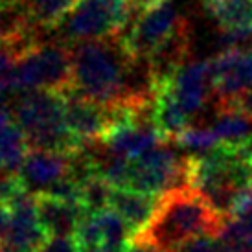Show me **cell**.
Here are the masks:
<instances>
[{"instance_id": "cell-26", "label": "cell", "mask_w": 252, "mask_h": 252, "mask_svg": "<svg viewBox=\"0 0 252 252\" xmlns=\"http://www.w3.org/2000/svg\"><path fill=\"white\" fill-rule=\"evenodd\" d=\"M81 252H112L109 249L101 245H94V247H81Z\"/></svg>"}, {"instance_id": "cell-12", "label": "cell", "mask_w": 252, "mask_h": 252, "mask_svg": "<svg viewBox=\"0 0 252 252\" xmlns=\"http://www.w3.org/2000/svg\"><path fill=\"white\" fill-rule=\"evenodd\" d=\"M37 214L48 236H76L87 210L79 201H64L46 193H35Z\"/></svg>"}, {"instance_id": "cell-4", "label": "cell", "mask_w": 252, "mask_h": 252, "mask_svg": "<svg viewBox=\"0 0 252 252\" xmlns=\"http://www.w3.org/2000/svg\"><path fill=\"white\" fill-rule=\"evenodd\" d=\"M13 92L72 91V48L57 42H33L15 64Z\"/></svg>"}, {"instance_id": "cell-25", "label": "cell", "mask_w": 252, "mask_h": 252, "mask_svg": "<svg viewBox=\"0 0 252 252\" xmlns=\"http://www.w3.org/2000/svg\"><path fill=\"white\" fill-rule=\"evenodd\" d=\"M136 6L140 7L142 11L144 9H147V7H151V6H155V4H158V2H162V0H133Z\"/></svg>"}, {"instance_id": "cell-7", "label": "cell", "mask_w": 252, "mask_h": 252, "mask_svg": "<svg viewBox=\"0 0 252 252\" xmlns=\"http://www.w3.org/2000/svg\"><path fill=\"white\" fill-rule=\"evenodd\" d=\"M173 96L186 116L191 118L208 101H214V76L212 61H191L182 64L171 77L155 83Z\"/></svg>"}, {"instance_id": "cell-21", "label": "cell", "mask_w": 252, "mask_h": 252, "mask_svg": "<svg viewBox=\"0 0 252 252\" xmlns=\"http://www.w3.org/2000/svg\"><path fill=\"white\" fill-rule=\"evenodd\" d=\"M175 252H219V238L217 236H199L189 239L188 243Z\"/></svg>"}, {"instance_id": "cell-9", "label": "cell", "mask_w": 252, "mask_h": 252, "mask_svg": "<svg viewBox=\"0 0 252 252\" xmlns=\"http://www.w3.org/2000/svg\"><path fill=\"white\" fill-rule=\"evenodd\" d=\"M63 96L64 122L72 136L81 144L101 142L114 122V111L74 91L64 92Z\"/></svg>"}, {"instance_id": "cell-23", "label": "cell", "mask_w": 252, "mask_h": 252, "mask_svg": "<svg viewBox=\"0 0 252 252\" xmlns=\"http://www.w3.org/2000/svg\"><path fill=\"white\" fill-rule=\"evenodd\" d=\"M9 226H11V206L6 201H0V252L7 241Z\"/></svg>"}, {"instance_id": "cell-1", "label": "cell", "mask_w": 252, "mask_h": 252, "mask_svg": "<svg viewBox=\"0 0 252 252\" xmlns=\"http://www.w3.org/2000/svg\"><path fill=\"white\" fill-rule=\"evenodd\" d=\"M224 223L226 217L214 210L193 186H186L160 195L151 221L134 238L158 252H175L193 238L219 236Z\"/></svg>"}, {"instance_id": "cell-11", "label": "cell", "mask_w": 252, "mask_h": 252, "mask_svg": "<svg viewBox=\"0 0 252 252\" xmlns=\"http://www.w3.org/2000/svg\"><path fill=\"white\" fill-rule=\"evenodd\" d=\"M11 206V226L2 252H37L42 241L48 238L37 214L35 193L28 189L9 201Z\"/></svg>"}, {"instance_id": "cell-20", "label": "cell", "mask_w": 252, "mask_h": 252, "mask_svg": "<svg viewBox=\"0 0 252 252\" xmlns=\"http://www.w3.org/2000/svg\"><path fill=\"white\" fill-rule=\"evenodd\" d=\"M37 252H81L76 236H48Z\"/></svg>"}, {"instance_id": "cell-19", "label": "cell", "mask_w": 252, "mask_h": 252, "mask_svg": "<svg viewBox=\"0 0 252 252\" xmlns=\"http://www.w3.org/2000/svg\"><path fill=\"white\" fill-rule=\"evenodd\" d=\"M177 144L191 153V157H199V155H206L219 147V140L214 134L212 127L204 126H189L177 136Z\"/></svg>"}, {"instance_id": "cell-17", "label": "cell", "mask_w": 252, "mask_h": 252, "mask_svg": "<svg viewBox=\"0 0 252 252\" xmlns=\"http://www.w3.org/2000/svg\"><path fill=\"white\" fill-rule=\"evenodd\" d=\"M77 0H22L30 22L37 30L56 28Z\"/></svg>"}, {"instance_id": "cell-18", "label": "cell", "mask_w": 252, "mask_h": 252, "mask_svg": "<svg viewBox=\"0 0 252 252\" xmlns=\"http://www.w3.org/2000/svg\"><path fill=\"white\" fill-rule=\"evenodd\" d=\"M111 193L112 186L96 171L81 179L79 182V201L85 206V210L92 212V214L109 208Z\"/></svg>"}, {"instance_id": "cell-8", "label": "cell", "mask_w": 252, "mask_h": 252, "mask_svg": "<svg viewBox=\"0 0 252 252\" xmlns=\"http://www.w3.org/2000/svg\"><path fill=\"white\" fill-rule=\"evenodd\" d=\"M214 103L221 107L252 87V46L224 48L212 61Z\"/></svg>"}, {"instance_id": "cell-22", "label": "cell", "mask_w": 252, "mask_h": 252, "mask_svg": "<svg viewBox=\"0 0 252 252\" xmlns=\"http://www.w3.org/2000/svg\"><path fill=\"white\" fill-rule=\"evenodd\" d=\"M221 107H232V109H236V111L247 114L249 118H252V87L247 89L245 92L238 94L236 98L230 99L228 103H224V105H221ZM221 107H217V109H221Z\"/></svg>"}, {"instance_id": "cell-27", "label": "cell", "mask_w": 252, "mask_h": 252, "mask_svg": "<svg viewBox=\"0 0 252 252\" xmlns=\"http://www.w3.org/2000/svg\"><path fill=\"white\" fill-rule=\"evenodd\" d=\"M243 252H252V243L251 245H247L245 249H243Z\"/></svg>"}, {"instance_id": "cell-13", "label": "cell", "mask_w": 252, "mask_h": 252, "mask_svg": "<svg viewBox=\"0 0 252 252\" xmlns=\"http://www.w3.org/2000/svg\"><path fill=\"white\" fill-rule=\"evenodd\" d=\"M158 199H160L158 195H151V193H144V191H136V189L112 188L109 208L118 212L136 236L151 221Z\"/></svg>"}, {"instance_id": "cell-24", "label": "cell", "mask_w": 252, "mask_h": 252, "mask_svg": "<svg viewBox=\"0 0 252 252\" xmlns=\"http://www.w3.org/2000/svg\"><path fill=\"white\" fill-rule=\"evenodd\" d=\"M124 252H158L155 249L153 245H149L146 241H142V239H136L134 238L129 245L124 249Z\"/></svg>"}, {"instance_id": "cell-14", "label": "cell", "mask_w": 252, "mask_h": 252, "mask_svg": "<svg viewBox=\"0 0 252 252\" xmlns=\"http://www.w3.org/2000/svg\"><path fill=\"white\" fill-rule=\"evenodd\" d=\"M210 127L219 140V146L230 149L252 147V118L243 112L232 107H221L217 109Z\"/></svg>"}, {"instance_id": "cell-15", "label": "cell", "mask_w": 252, "mask_h": 252, "mask_svg": "<svg viewBox=\"0 0 252 252\" xmlns=\"http://www.w3.org/2000/svg\"><path fill=\"white\" fill-rule=\"evenodd\" d=\"M223 32H251L252 0H203Z\"/></svg>"}, {"instance_id": "cell-6", "label": "cell", "mask_w": 252, "mask_h": 252, "mask_svg": "<svg viewBox=\"0 0 252 252\" xmlns=\"http://www.w3.org/2000/svg\"><path fill=\"white\" fill-rule=\"evenodd\" d=\"M184 17L171 0H162L147 7L136 17L122 39L131 56L138 61H147L181 26Z\"/></svg>"}, {"instance_id": "cell-2", "label": "cell", "mask_w": 252, "mask_h": 252, "mask_svg": "<svg viewBox=\"0 0 252 252\" xmlns=\"http://www.w3.org/2000/svg\"><path fill=\"white\" fill-rule=\"evenodd\" d=\"M11 116L21 127L30 149L79 151L85 144L76 140L64 122V96L54 91L17 92Z\"/></svg>"}, {"instance_id": "cell-10", "label": "cell", "mask_w": 252, "mask_h": 252, "mask_svg": "<svg viewBox=\"0 0 252 252\" xmlns=\"http://www.w3.org/2000/svg\"><path fill=\"white\" fill-rule=\"evenodd\" d=\"M74 153L56 149H28L24 157L19 179L32 193H42L56 182L74 173Z\"/></svg>"}, {"instance_id": "cell-16", "label": "cell", "mask_w": 252, "mask_h": 252, "mask_svg": "<svg viewBox=\"0 0 252 252\" xmlns=\"http://www.w3.org/2000/svg\"><path fill=\"white\" fill-rule=\"evenodd\" d=\"M94 221H96V226H98L99 245L109 249V251L124 252V249L133 241V230L129 228L126 219L112 208L94 212Z\"/></svg>"}, {"instance_id": "cell-5", "label": "cell", "mask_w": 252, "mask_h": 252, "mask_svg": "<svg viewBox=\"0 0 252 252\" xmlns=\"http://www.w3.org/2000/svg\"><path fill=\"white\" fill-rule=\"evenodd\" d=\"M186 186H191V155L181 153L171 146V140L129 160L126 188L160 197Z\"/></svg>"}, {"instance_id": "cell-3", "label": "cell", "mask_w": 252, "mask_h": 252, "mask_svg": "<svg viewBox=\"0 0 252 252\" xmlns=\"http://www.w3.org/2000/svg\"><path fill=\"white\" fill-rule=\"evenodd\" d=\"M138 11L133 0H77L56 28L72 42L124 37Z\"/></svg>"}]
</instances>
